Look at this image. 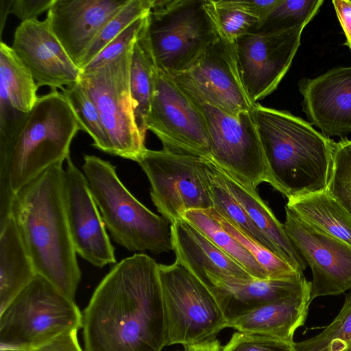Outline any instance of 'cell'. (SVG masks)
I'll list each match as a JSON object with an SVG mask.
<instances>
[{
	"label": "cell",
	"instance_id": "1",
	"mask_svg": "<svg viewBox=\"0 0 351 351\" xmlns=\"http://www.w3.org/2000/svg\"><path fill=\"white\" fill-rule=\"evenodd\" d=\"M85 351H162L167 346L158 264L145 254L117 263L82 313Z\"/></svg>",
	"mask_w": 351,
	"mask_h": 351
},
{
	"label": "cell",
	"instance_id": "2",
	"mask_svg": "<svg viewBox=\"0 0 351 351\" xmlns=\"http://www.w3.org/2000/svg\"><path fill=\"white\" fill-rule=\"evenodd\" d=\"M62 165L50 166L19 191L11 213L36 274L75 301L82 272L63 204Z\"/></svg>",
	"mask_w": 351,
	"mask_h": 351
},
{
	"label": "cell",
	"instance_id": "3",
	"mask_svg": "<svg viewBox=\"0 0 351 351\" xmlns=\"http://www.w3.org/2000/svg\"><path fill=\"white\" fill-rule=\"evenodd\" d=\"M250 113L266 159L268 183L288 199L326 191L334 141L288 111L257 102Z\"/></svg>",
	"mask_w": 351,
	"mask_h": 351
},
{
	"label": "cell",
	"instance_id": "4",
	"mask_svg": "<svg viewBox=\"0 0 351 351\" xmlns=\"http://www.w3.org/2000/svg\"><path fill=\"white\" fill-rule=\"evenodd\" d=\"M83 173L112 239L130 252L155 254L173 250L171 223L141 204L119 178L116 167L84 155Z\"/></svg>",
	"mask_w": 351,
	"mask_h": 351
},
{
	"label": "cell",
	"instance_id": "5",
	"mask_svg": "<svg viewBox=\"0 0 351 351\" xmlns=\"http://www.w3.org/2000/svg\"><path fill=\"white\" fill-rule=\"evenodd\" d=\"M82 130L62 93L56 89L38 97L15 140L10 162L14 195L45 169L70 156L71 142Z\"/></svg>",
	"mask_w": 351,
	"mask_h": 351
},
{
	"label": "cell",
	"instance_id": "6",
	"mask_svg": "<svg viewBox=\"0 0 351 351\" xmlns=\"http://www.w3.org/2000/svg\"><path fill=\"white\" fill-rule=\"evenodd\" d=\"M82 328L75 301L36 275L0 313V349L32 351Z\"/></svg>",
	"mask_w": 351,
	"mask_h": 351
},
{
	"label": "cell",
	"instance_id": "7",
	"mask_svg": "<svg viewBox=\"0 0 351 351\" xmlns=\"http://www.w3.org/2000/svg\"><path fill=\"white\" fill-rule=\"evenodd\" d=\"M173 77L205 121L210 159L250 189L268 183L266 159L250 111L232 116L207 100L185 75Z\"/></svg>",
	"mask_w": 351,
	"mask_h": 351
},
{
	"label": "cell",
	"instance_id": "8",
	"mask_svg": "<svg viewBox=\"0 0 351 351\" xmlns=\"http://www.w3.org/2000/svg\"><path fill=\"white\" fill-rule=\"evenodd\" d=\"M147 31L158 67L173 77L188 71L219 34L205 0H153Z\"/></svg>",
	"mask_w": 351,
	"mask_h": 351
},
{
	"label": "cell",
	"instance_id": "9",
	"mask_svg": "<svg viewBox=\"0 0 351 351\" xmlns=\"http://www.w3.org/2000/svg\"><path fill=\"white\" fill-rule=\"evenodd\" d=\"M167 346L213 340L228 320L213 293L179 263L158 264Z\"/></svg>",
	"mask_w": 351,
	"mask_h": 351
},
{
	"label": "cell",
	"instance_id": "10",
	"mask_svg": "<svg viewBox=\"0 0 351 351\" xmlns=\"http://www.w3.org/2000/svg\"><path fill=\"white\" fill-rule=\"evenodd\" d=\"M133 45L100 66L82 71L80 82L97 109L111 155L138 162L147 148L136 124L130 93Z\"/></svg>",
	"mask_w": 351,
	"mask_h": 351
},
{
	"label": "cell",
	"instance_id": "11",
	"mask_svg": "<svg viewBox=\"0 0 351 351\" xmlns=\"http://www.w3.org/2000/svg\"><path fill=\"white\" fill-rule=\"evenodd\" d=\"M137 162L149 181L154 204L171 224L188 210L213 207L208 158L147 149Z\"/></svg>",
	"mask_w": 351,
	"mask_h": 351
},
{
	"label": "cell",
	"instance_id": "12",
	"mask_svg": "<svg viewBox=\"0 0 351 351\" xmlns=\"http://www.w3.org/2000/svg\"><path fill=\"white\" fill-rule=\"evenodd\" d=\"M147 128L160 140L163 149L210 158L209 137L202 114L174 77L160 68Z\"/></svg>",
	"mask_w": 351,
	"mask_h": 351
},
{
	"label": "cell",
	"instance_id": "13",
	"mask_svg": "<svg viewBox=\"0 0 351 351\" xmlns=\"http://www.w3.org/2000/svg\"><path fill=\"white\" fill-rule=\"evenodd\" d=\"M304 27L259 28L236 40L239 71L252 105L277 88L291 65Z\"/></svg>",
	"mask_w": 351,
	"mask_h": 351
},
{
	"label": "cell",
	"instance_id": "14",
	"mask_svg": "<svg viewBox=\"0 0 351 351\" xmlns=\"http://www.w3.org/2000/svg\"><path fill=\"white\" fill-rule=\"evenodd\" d=\"M285 210V231L312 271L311 301L351 289V246Z\"/></svg>",
	"mask_w": 351,
	"mask_h": 351
},
{
	"label": "cell",
	"instance_id": "15",
	"mask_svg": "<svg viewBox=\"0 0 351 351\" xmlns=\"http://www.w3.org/2000/svg\"><path fill=\"white\" fill-rule=\"evenodd\" d=\"M64 169L62 190L67 223L76 253L97 267L116 263L99 208L84 173L69 156Z\"/></svg>",
	"mask_w": 351,
	"mask_h": 351
},
{
	"label": "cell",
	"instance_id": "16",
	"mask_svg": "<svg viewBox=\"0 0 351 351\" xmlns=\"http://www.w3.org/2000/svg\"><path fill=\"white\" fill-rule=\"evenodd\" d=\"M11 47L32 73L38 88L47 86L62 90L80 81L82 70L69 56L46 18L21 23Z\"/></svg>",
	"mask_w": 351,
	"mask_h": 351
},
{
	"label": "cell",
	"instance_id": "17",
	"mask_svg": "<svg viewBox=\"0 0 351 351\" xmlns=\"http://www.w3.org/2000/svg\"><path fill=\"white\" fill-rule=\"evenodd\" d=\"M185 75L215 106L235 117L250 111V103L243 86L235 43L218 34Z\"/></svg>",
	"mask_w": 351,
	"mask_h": 351
},
{
	"label": "cell",
	"instance_id": "18",
	"mask_svg": "<svg viewBox=\"0 0 351 351\" xmlns=\"http://www.w3.org/2000/svg\"><path fill=\"white\" fill-rule=\"evenodd\" d=\"M176 261L195 276L215 295L224 286L253 278L189 222L171 225Z\"/></svg>",
	"mask_w": 351,
	"mask_h": 351
},
{
	"label": "cell",
	"instance_id": "19",
	"mask_svg": "<svg viewBox=\"0 0 351 351\" xmlns=\"http://www.w3.org/2000/svg\"><path fill=\"white\" fill-rule=\"evenodd\" d=\"M129 0H55L49 27L72 61L80 64L105 25Z\"/></svg>",
	"mask_w": 351,
	"mask_h": 351
},
{
	"label": "cell",
	"instance_id": "20",
	"mask_svg": "<svg viewBox=\"0 0 351 351\" xmlns=\"http://www.w3.org/2000/svg\"><path fill=\"white\" fill-rule=\"evenodd\" d=\"M299 90L302 110L323 134L343 137L351 132V66L302 79Z\"/></svg>",
	"mask_w": 351,
	"mask_h": 351
},
{
	"label": "cell",
	"instance_id": "21",
	"mask_svg": "<svg viewBox=\"0 0 351 351\" xmlns=\"http://www.w3.org/2000/svg\"><path fill=\"white\" fill-rule=\"evenodd\" d=\"M311 289L250 311L229 320L226 328L264 335L294 343L296 330L304 325L311 302Z\"/></svg>",
	"mask_w": 351,
	"mask_h": 351
},
{
	"label": "cell",
	"instance_id": "22",
	"mask_svg": "<svg viewBox=\"0 0 351 351\" xmlns=\"http://www.w3.org/2000/svg\"><path fill=\"white\" fill-rule=\"evenodd\" d=\"M311 289L304 276L256 279L224 286L215 295L228 322L268 304Z\"/></svg>",
	"mask_w": 351,
	"mask_h": 351
},
{
	"label": "cell",
	"instance_id": "23",
	"mask_svg": "<svg viewBox=\"0 0 351 351\" xmlns=\"http://www.w3.org/2000/svg\"><path fill=\"white\" fill-rule=\"evenodd\" d=\"M217 167L230 193L243 206L255 226L272 243L280 258L296 271L303 274L307 265L306 261L288 237L284 224L276 219L257 191L248 189L218 165Z\"/></svg>",
	"mask_w": 351,
	"mask_h": 351
},
{
	"label": "cell",
	"instance_id": "24",
	"mask_svg": "<svg viewBox=\"0 0 351 351\" xmlns=\"http://www.w3.org/2000/svg\"><path fill=\"white\" fill-rule=\"evenodd\" d=\"M36 275L11 213L0 225V313Z\"/></svg>",
	"mask_w": 351,
	"mask_h": 351
},
{
	"label": "cell",
	"instance_id": "25",
	"mask_svg": "<svg viewBox=\"0 0 351 351\" xmlns=\"http://www.w3.org/2000/svg\"><path fill=\"white\" fill-rule=\"evenodd\" d=\"M147 26L148 21L134 43L130 69V87L135 121L145 141L147 119L158 69L150 45Z\"/></svg>",
	"mask_w": 351,
	"mask_h": 351
},
{
	"label": "cell",
	"instance_id": "26",
	"mask_svg": "<svg viewBox=\"0 0 351 351\" xmlns=\"http://www.w3.org/2000/svg\"><path fill=\"white\" fill-rule=\"evenodd\" d=\"M286 206L306 223L351 246V218L326 191L288 199Z\"/></svg>",
	"mask_w": 351,
	"mask_h": 351
},
{
	"label": "cell",
	"instance_id": "27",
	"mask_svg": "<svg viewBox=\"0 0 351 351\" xmlns=\"http://www.w3.org/2000/svg\"><path fill=\"white\" fill-rule=\"evenodd\" d=\"M183 219L189 222L241 265L253 278L269 279L265 269L253 256L218 221L213 207L186 211Z\"/></svg>",
	"mask_w": 351,
	"mask_h": 351
},
{
	"label": "cell",
	"instance_id": "28",
	"mask_svg": "<svg viewBox=\"0 0 351 351\" xmlns=\"http://www.w3.org/2000/svg\"><path fill=\"white\" fill-rule=\"evenodd\" d=\"M0 85L14 108L27 113L38 97V86L32 73L15 54L12 47L0 43Z\"/></svg>",
	"mask_w": 351,
	"mask_h": 351
},
{
	"label": "cell",
	"instance_id": "29",
	"mask_svg": "<svg viewBox=\"0 0 351 351\" xmlns=\"http://www.w3.org/2000/svg\"><path fill=\"white\" fill-rule=\"evenodd\" d=\"M208 162L210 193L213 207L247 236L280 258L272 243L255 226L245 209L230 193L215 163L210 158H208Z\"/></svg>",
	"mask_w": 351,
	"mask_h": 351
},
{
	"label": "cell",
	"instance_id": "30",
	"mask_svg": "<svg viewBox=\"0 0 351 351\" xmlns=\"http://www.w3.org/2000/svg\"><path fill=\"white\" fill-rule=\"evenodd\" d=\"M205 6L218 33L232 43L258 29V18L235 0H205Z\"/></svg>",
	"mask_w": 351,
	"mask_h": 351
},
{
	"label": "cell",
	"instance_id": "31",
	"mask_svg": "<svg viewBox=\"0 0 351 351\" xmlns=\"http://www.w3.org/2000/svg\"><path fill=\"white\" fill-rule=\"evenodd\" d=\"M295 351H351V290L339 314L315 336L295 342Z\"/></svg>",
	"mask_w": 351,
	"mask_h": 351
},
{
	"label": "cell",
	"instance_id": "32",
	"mask_svg": "<svg viewBox=\"0 0 351 351\" xmlns=\"http://www.w3.org/2000/svg\"><path fill=\"white\" fill-rule=\"evenodd\" d=\"M62 93L74 111L82 130L92 138L93 145L111 154V146L97 109L80 81L64 87Z\"/></svg>",
	"mask_w": 351,
	"mask_h": 351
},
{
	"label": "cell",
	"instance_id": "33",
	"mask_svg": "<svg viewBox=\"0 0 351 351\" xmlns=\"http://www.w3.org/2000/svg\"><path fill=\"white\" fill-rule=\"evenodd\" d=\"M215 212L223 228L233 236L253 256L265 269L269 279H287L304 276L296 271L290 265L266 247L247 236L215 209Z\"/></svg>",
	"mask_w": 351,
	"mask_h": 351
},
{
	"label": "cell",
	"instance_id": "34",
	"mask_svg": "<svg viewBox=\"0 0 351 351\" xmlns=\"http://www.w3.org/2000/svg\"><path fill=\"white\" fill-rule=\"evenodd\" d=\"M153 0H129L103 27L84 56L80 69L82 71L116 36L136 19L147 15Z\"/></svg>",
	"mask_w": 351,
	"mask_h": 351
},
{
	"label": "cell",
	"instance_id": "35",
	"mask_svg": "<svg viewBox=\"0 0 351 351\" xmlns=\"http://www.w3.org/2000/svg\"><path fill=\"white\" fill-rule=\"evenodd\" d=\"M332 165L326 191L351 218V140L333 143Z\"/></svg>",
	"mask_w": 351,
	"mask_h": 351
},
{
	"label": "cell",
	"instance_id": "36",
	"mask_svg": "<svg viewBox=\"0 0 351 351\" xmlns=\"http://www.w3.org/2000/svg\"><path fill=\"white\" fill-rule=\"evenodd\" d=\"M323 3V0H279L259 28L283 30L306 27Z\"/></svg>",
	"mask_w": 351,
	"mask_h": 351
},
{
	"label": "cell",
	"instance_id": "37",
	"mask_svg": "<svg viewBox=\"0 0 351 351\" xmlns=\"http://www.w3.org/2000/svg\"><path fill=\"white\" fill-rule=\"evenodd\" d=\"M294 343L267 335L237 331L221 347V351H295Z\"/></svg>",
	"mask_w": 351,
	"mask_h": 351
},
{
	"label": "cell",
	"instance_id": "38",
	"mask_svg": "<svg viewBox=\"0 0 351 351\" xmlns=\"http://www.w3.org/2000/svg\"><path fill=\"white\" fill-rule=\"evenodd\" d=\"M149 14L136 19L127 27L110 41L82 71L100 66L117 58L132 46L139 34L146 25Z\"/></svg>",
	"mask_w": 351,
	"mask_h": 351
},
{
	"label": "cell",
	"instance_id": "39",
	"mask_svg": "<svg viewBox=\"0 0 351 351\" xmlns=\"http://www.w3.org/2000/svg\"><path fill=\"white\" fill-rule=\"evenodd\" d=\"M55 0H14L10 14L15 15L21 23L38 18L47 12Z\"/></svg>",
	"mask_w": 351,
	"mask_h": 351
},
{
	"label": "cell",
	"instance_id": "40",
	"mask_svg": "<svg viewBox=\"0 0 351 351\" xmlns=\"http://www.w3.org/2000/svg\"><path fill=\"white\" fill-rule=\"evenodd\" d=\"M78 330L66 332L46 345L32 351H83L77 339Z\"/></svg>",
	"mask_w": 351,
	"mask_h": 351
},
{
	"label": "cell",
	"instance_id": "41",
	"mask_svg": "<svg viewBox=\"0 0 351 351\" xmlns=\"http://www.w3.org/2000/svg\"><path fill=\"white\" fill-rule=\"evenodd\" d=\"M332 4L351 51V0H333Z\"/></svg>",
	"mask_w": 351,
	"mask_h": 351
},
{
	"label": "cell",
	"instance_id": "42",
	"mask_svg": "<svg viewBox=\"0 0 351 351\" xmlns=\"http://www.w3.org/2000/svg\"><path fill=\"white\" fill-rule=\"evenodd\" d=\"M279 0L269 1H241V3L260 21V27L263 24L273 8Z\"/></svg>",
	"mask_w": 351,
	"mask_h": 351
},
{
	"label": "cell",
	"instance_id": "43",
	"mask_svg": "<svg viewBox=\"0 0 351 351\" xmlns=\"http://www.w3.org/2000/svg\"><path fill=\"white\" fill-rule=\"evenodd\" d=\"M183 351H221V346L218 339L203 341L201 343L183 346Z\"/></svg>",
	"mask_w": 351,
	"mask_h": 351
},
{
	"label": "cell",
	"instance_id": "44",
	"mask_svg": "<svg viewBox=\"0 0 351 351\" xmlns=\"http://www.w3.org/2000/svg\"><path fill=\"white\" fill-rule=\"evenodd\" d=\"M14 0H0V34H3L7 16L10 14V9Z\"/></svg>",
	"mask_w": 351,
	"mask_h": 351
},
{
	"label": "cell",
	"instance_id": "45",
	"mask_svg": "<svg viewBox=\"0 0 351 351\" xmlns=\"http://www.w3.org/2000/svg\"><path fill=\"white\" fill-rule=\"evenodd\" d=\"M0 351H23V350H16V349H0Z\"/></svg>",
	"mask_w": 351,
	"mask_h": 351
}]
</instances>
